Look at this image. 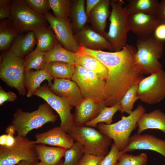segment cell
<instances>
[{
  "label": "cell",
  "mask_w": 165,
  "mask_h": 165,
  "mask_svg": "<svg viewBox=\"0 0 165 165\" xmlns=\"http://www.w3.org/2000/svg\"><path fill=\"white\" fill-rule=\"evenodd\" d=\"M36 43L37 40L34 32L29 31L24 35L17 36L7 52L16 57L24 58L33 51Z\"/></svg>",
  "instance_id": "cell-22"
},
{
  "label": "cell",
  "mask_w": 165,
  "mask_h": 165,
  "mask_svg": "<svg viewBox=\"0 0 165 165\" xmlns=\"http://www.w3.org/2000/svg\"><path fill=\"white\" fill-rule=\"evenodd\" d=\"M11 0H0V19L10 18Z\"/></svg>",
  "instance_id": "cell-41"
},
{
  "label": "cell",
  "mask_w": 165,
  "mask_h": 165,
  "mask_svg": "<svg viewBox=\"0 0 165 165\" xmlns=\"http://www.w3.org/2000/svg\"><path fill=\"white\" fill-rule=\"evenodd\" d=\"M45 54L46 52H41L36 48L29 53L24 58V71L32 69L36 70L42 69L44 65Z\"/></svg>",
  "instance_id": "cell-32"
},
{
  "label": "cell",
  "mask_w": 165,
  "mask_h": 165,
  "mask_svg": "<svg viewBox=\"0 0 165 165\" xmlns=\"http://www.w3.org/2000/svg\"><path fill=\"white\" fill-rule=\"evenodd\" d=\"M35 165H45L41 162L40 161L39 162L38 161L36 162Z\"/></svg>",
  "instance_id": "cell-49"
},
{
  "label": "cell",
  "mask_w": 165,
  "mask_h": 165,
  "mask_svg": "<svg viewBox=\"0 0 165 165\" xmlns=\"http://www.w3.org/2000/svg\"><path fill=\"white\" fill-rule=\"evenodd\" d=\"M44 16L63 47L72 52L79 53L80 47L75 38L69 18H56L49 12Z\"/></svg>",
  "instance_id": "cell-13"
},
{
  "label": "cell",
  "mask_w": 165,
  "mask_h": 165,
  "mask_svg": "<svg viewBox=\"0 0 165 165\" xmlns=\"http://www.w3.org/2000/svg\"><path fill=\"white\" fill-rule=\"evenodd\" d=\"M14 134L12 133H7L6 143L4 146L9 147L13 145L15 142V137H14Z\"/></svg>",
  "instance_id": "cell-46"
},
{
  "label": "cell",
  "mask_w": 165,
  "mask_h": 165,
  "mask_svg": "<svg viewBox=\"0 0 165 165\" xmlns=\"http://www.w3.org/2000/svg\"><path fill=\"white\" fill-rule=\"evenodd\" d=\"M17 96L12 91H6L0 87V105H3L6 101H13L16 99Z\"/></svg>",
  "instance_id": "cell-42"
},
{
  "label": "cell",
  "mask_w": 165,
  "mask_h": 165,
  "mask_svg": "<svg viewBox=\"0 0 165 165\" xmlns=\"http://www.w3.org/2000/svg\"><path fill=\"white\" fill-rule=\"evenodd\" d=\"M122 0H110L112 11L109 16L108 31L104 35L114 51L121 50L127 44V35L130 31L127 6Z\"/></svg>",
  "instance_id": "cell-3"
},
{
  "label": "cell",
  "mask_w": 165,
  "mask_h": 165,
  "mask_svg": "<svg viewBox=\"0 0 165 165\" xmlns=\"http://www.w3.org/2000/svg\"><path fill=\"white\" fill-rule=\"evenodd\" d=\"M80 52L95 57L108 70L103 94L105 106L120 102L127 91L144 78L136 60V48L132 45L127 44L121 50L113 52L80 47Z\"/></svg>",
  "instance_id": "cell-1"
},
{
  "label": "cell",
  "mask_w": 165,
  "mask_h": 165,
  "mask_svg": "<svg viewBox=\"0 0 165 165\" xmlns=\"http://www.w3.org/2000/svg\"><path fill=\"white\" fill-rule=\"evenodd\" d=\"M35 148L38 160L45 165H57L64 156L67 149L43 144H36Z\"/></svg>",
  "instance_id": "cell-24"
},
{
  "label": "cell",
  "mask_w": 165,
  "mask_h": 165,
  "mask_svg": "<svg viewBox=\"0 0 165 165\" xmlns=\"http://www.w3.org/2000/svg\"><path fill=\"white\" fill-rule=\"evenodd\" d=\"M34 141L17 136L13 145L0 146V165H15L23 160L38 162Z\"/></svg>",
  "instance_id": "cell-8"
},
{
  "label": "cell",
  "mask_w": 165,
  "mask_h": 165,
  "mask_svg": "<svg viewBox=\"0 0 165 165\" xmlns=\"http://www.w3.org/2000/svg\"><path fill=\"white\" fill-rule=\"evenodd\" d=\"M156 16L161 22L165 23V0H162L159 2Z\"/></svg>",
  "instance_id": "cell-44"
},
{
  "label": "cell",
  "mask_w": 165,
  "mask_h": 165,
  "mask_svg": "<svg viewBox=\"0 0 165 165\" xmlns=\"http://www.w3.org/2000/svg\"><path fill=\"white\" fill-rule=\"evenodd\" d=\"M28 6L34 11L44 16L50 9L49 0H25Z\"/></svg>",
  "instance_id": "cell-38"
},
{
  "label": "cell",
  "mask_w": 165,
  "mask_h": 165,
  "mask_svg": "<svg viewBox=\"0 0 165 165\" xmlns=\"http://www.w3.org/2000/svg\"><path fill=\"white\" fill-rule=\"evenodd\" d=\"M120 108V102L111 107L105 106L96 118L87 122L84 125L87 127H96L97 125L101 123L111 124L112 122L114 115L119 110Z\"/></svg>",
  "instance_id": "cell-31"
},
{
  "label": "cell",
  "mask_w": 165,
  "mask_h": 165,
  "mask_svg": "<svg viewBox=\"0 0 165 165\" xmlns=\"http://www.w3.org/2000/svg\"><path fill=\"white\" fill-rule=\"evenodd\" d=\"M53 16L59 18H69L72 0H49Z\"/></svg>",
  "instance_id": "cell-34"
},
{
  "label": "cell",
  "mask_w": 165,
  "mask_h": 165,
  "mask_svg": "<svg viewBox=\"0 0 165 165\" xmlns=\"http://www.w3.org/2000/svg\"><path fill=\"white\" fill-rule=\"evenodd\" d=\"M145 112V107L139 105L128 116L122 115L118 122L110 124L99 123L97 127L99 131L112 140L121 152L127 145L131 132L138 127L139 118Z\"/></svg>",
  "instance_id": "cell-4"
},
{
  "label": "cell",
  "mask_w": 165,
  "mask_h": 165,
  "mask_svg": "<svg viewBox=\"0 0 165 165\" xmlns=\"http://www.w3.org/2000/svg\"><path fill=\"white\" fill-rule=\"evenodd\" d=\"M136 47V60L144 74L150 75L162 69L159 60L163 53V42L152 34L145 38H138Z\"/></svg>",
  "instance_id": "cell-5"
},
{
  "label": "cell",
  "mask_w": 165,
  "mask_h": 165,
  "mask_svg": "<svg viewBox=\"0 0 165 165\" xmlns=\"http://www.w3.org/2000/svg\"><path fill=\"white\" fill-rule=\"evenodd\" d=\"M104 157L84 153L78 165H97Z\"/></svg>",
  "instance_id": "cell-40"
},
{
  "label": "cell",
  "mask_w": 165,
  "mask_h": 165,
  "mask_svg": "<svg viewBox=\"0 0 165 165\" xmlns=\"http://www.w3.org/2000/svg\"><path fill=\"white\" fill-rule=\"evenodd\" d=\"M153 35L158 40L165 41V23L160 22L154 30Z\"/></svg>",
  "instance_id": "cell-43"
},
{
  "label": "cell",
  "mask_w": 165,
  "mask_h": 165,
  "mask_svg": "<svg viewBox=\"0 0 165 165\" xmlns=\"http://www.w3.org/2000/svg\"><path fill=\"white\" fill-rule=\"evenodd\" d=\"M148 157L145 153L133 155L121 153L118 159L119 165H147Z\"/></svg>",
  "instance_id": "cell-37"
},
{
  "label": "cell",
  "mask_w": 165,
  "mask_h": 165,
  "mask_svg": "<svg viewBox=\"0 0 165 165\" xmlns=\"http://www.w3.org/2000/svg\"><path fill=\"white\" fill-rule=\"evenodd\" d=\"M24 58L8 52L1 55L0 78L8 86L14 88L21 96L26 95L24 83Z\"/></svg>",
  "instance_id": "cell-9"
},
{
  "label": "cell",
  "mask_w": 165,
  "mask_h": 165,
  "mask_svg": "<svg viewBox=\"0 0 165 165\" xmlns=\"http://www.w3.org/2000/svg\"><path fill=\"white\" fill-rule=\"evenodd\" d=\"M116 165H119L118 162L117 163Z\"/></svg>",
  "instance_id": "cell-51"
},
{
  "label": "cell",
  "mask_w": 165,
  "mask_h": 165,
  "mask_svg": "<svg viewBox=\"0 0 165 165\" xmlns=\"http://www.w3.org/2000/svg\"><path fill=\"white\" fill-rule=\"evenodd\" d=\"M6 134H3L0 136V146H5L6 143Z\"/></svg>",
  "instance_id": "cell-48"
},
{
  "label": "cell",
  "mask_w": 165,
  "mask_h": 165,
  "mask_svg": "<svg viewBox=\"0 0 165 165\" xmlns=\"http://www.w3.org/2000/svg\"><path fill=\"white\" fill-rule=\"evenodd\" d=\"M19 34L16 29L10 25L7 26L0 24V50L3 51L8 48L14 40Z\"/></svg>",
  "instance_id": "cell-36"
},
{
  "label": "cell",
  "mask_w": 165,
  "mask_h": 165,
  "mask_svg": "<svg viewBox=\"0 0 165 165\" xmlns=\"http://www.w3.org/2000/svg\"><path fill=\"white\" fill-rule=\"evenodd\" d=\"M42 69L53 79L71 80L75 71L74 65L68 63L51 61L45 64Z\"/></svg>",
  "instance_id": "cell-28"
},
{
  "label": "cell",
  "mask_w": 165,
  "mask_h": 165,
  "mask_svg": "<svg viewBox=\"0 0 165 165\" xmlns=\"http://www.w3.org/2000/svg\"><path fill=\"white\" fill-rule=\"evenodd\" d=\"M9 24L19 33L32 31L48 25L45 16L32 10L25 0H13L11 3Z\"/></svg>",
  "instance_id": "cell-7"
},
{
  "label": "cell",
  "mask_w": 165,
  "mask_h": 165,
  "mask_svg": "<svg viewBox=\"0 0 165 165\" xmlns=\"http://www.w3.org/2000/svg\"><path fill=\"white\" fill-rule=\"evenodd\" d=\"M75 61V64L94 72L99 77L105 81L108 70L95 57L79 53H76Z\"/></svg>",
  "instance_id": "cell-25"
},
{
  "label": "cell",
  "mask_w": 165,
  "mask_h": 165,
  "mask_svg": "<svg viewBox=\"0 0 165 165\" xmlns=\"http://www.w3.org/2000/svg\"><path fill=\"white\" fill-rule=\"evenodd\" d=\"M138 84L131 87L125 93L120 101L119 111L122 113L126 112L130 114L133 112L134 105L139 99L137 94Z\"/></svg>",
  "instance_id": "cell-33"
},
{
  "label": "cell",
  "mask_w": 165,
  "mask_h": 165,
  "mask_svg": "<svg viewBox=\"0 0 165 165\" xmlns=\"http://www.w3.org/2000/svg\"><path fill=\"white\" fill-rule=\"evenodd\" d=\"M86 0H72L69 18L74 33L81 30L88 21L85 8Z\"/></svg>",
  "instance_id": "cell-26"
},
{
  "label": "cell",
  "mask_w": 165,
  "mask_h": 165,
  "mask_svg": "<svg viewBox=\"0 0 165 165\" xmlns=\"http://www.w3.org/2000/svg\"><path fill=\"white\" fill-rule=\"evenodd\" d=\"M110 0H100L90 12L88 16L91 28L95 31L104 35L108 18L110 16Z\"/></svg>",
  "instance_id": "cell-20"
},
{
  "label": "cell",
  "mask_w": 165,
  "mask_h": 165,
  "mask_svg": "<svg viewBox=\"0 0 165 165\" xmlns=\"http://www.w3.org/2000/svg\"><path fill=\"white\" fill-rule=\"evenodd\" d=\"M105 106L103 100L90 98L84 99L75 107L74 115V125H84L96 118Z\"/></svg>",
  "instance_id": "cell-18"
},
{
  "label": "cell",
  "mask_w": 165,
  "mask_h": 165,
  "mask_svg": "<svg viewBox=\"0 0 165 165\" xmlns=\"http://www.w3.org/2000/svg\"><path fill=\"white\" fill-rule=\"evenodd\" d=\"M36 162L35 161L23 160L19 163L17 165H35Z\"/></svg>",
  "instance_id": "cell-47"
},
{
  "label": "cell",
  "mask_w": 165,
  "mask_h": 165,
  "mask_svg": "<svg viewBox=\"0 0 165 165\" xmlns=\"http://www.w3.org/2000/svg\"><path fill=\"white\" fill-rule=\"evenodd\" d=\"M49 87L52 93L66 99L73 107L77 106L83 99L78 86L72 80L54 79Z\"/></svg>",
  "instance_id": "cell-17"
},
{
  "label": "cell",
  "mask_w": 165,
  "mask_h": 165,
  "mask_svg": "<svg viewBox=\"0 0 165 165\" xmlns=\"http://www.w3.org/2000/svg\"><path fill=\"white\" fill-rule=\"evenodd\" d=\"M84 154L82 145L79 141H75L70 148L67 149L63 165H78Z\"/></svg>",
  "instance_id": "cell-35"
},
{
  "label": "cell",
  "mask_w": 165,
  "mask_h": 165,
  "mask_svg": "<svg viewBox=\"0 0 165 165\" xmlns=\"http://www.w3.org/2000/svg\"><path fill=\"white\" fill-rule=\"evenodd\" d=\"M100 1V0H86V12L88 16L90 13L96 5Z\"/></svg>",
  "instance_id": "cell-45"
},
{
  "label": "cell",
  "mask_w": 165,
  "mask_h": 165,
  "mask_svg": "<svg viewBox=\"0 0 165 165\" xmlns=\"http://www.w3.org/2000/svg\"><path fill=\"white\" fill-rule=\"evenodd\" d=\"M128 20L130 31L138 38H145L152 35L160 22L155 15L142 13L130 14Z\"/></svg>",
  "instance_id": "cell-14"
},
{
  "label": "cell",
  "mask_w": 165,
  "mask_h": 165,
  "mask_svg": "<svg viewBox=\"0 0 165 165\" xmlns=\"http://www.w3.org/2000/svg\"><path fill=\"white\" fill-rule=\"evenodd\" d=\"M138 99L143 103L154 104L165 98V72L163 70L144 78L138 83Z\"/></svg>",
  "instance_id": "cell-11"
},
{
  "label": "cell",
  "mask_w": 165,
  "mask_h": 165,
  "mask_svg": "<svg viewBox=\"0 0 165 165\" xmlns=\"http://www.w3.org/2000/svg\"><path fill=\"white\" fill-rule=\"evenodd\" d=\"M53 79L52 77L42 69L35 71L31 69L24 71V83L27 89V97H30L33 95L35 91L40 86L41 83L44 80H47L48 86H50L53 84L52 82Z\"/></svg>",
  "instance_id": "cell-23"
},
{
  "label": "cell",
  "mask_w": 165,
  "mask_h": 165,
  "mask_svg": "<svg viewBox=\"0 0 165 165\" xmlns=\"http://www.w3.org/2000/svg\"><path fill=\"white\" fill-rule=\"evenodd\" d=\"M63 161L61 160L57 165H63Z\"/></svg>",
  "instance_id": "cell-50"
},
{
  "label": "cell",
  "mask_w": 165,
  "mask_h": 165,
  "mask_svg": "<svg viewBox=\"0 0 165 165\" xmlns=\"http://www.w3.org/2000/svg\"><path fill=\"white\" fill-rule=\"evenodd\" d=\"M33 95L44 100L56 111L60 118V127L68 133L74 125V115L71 112L73 106L70 104L66 99L52 93L46 84L40 86L35 91Z\"/></svg>",
  "instance_id": "cell-12"
},
{
  "label": "cell",
  "mask_w": 165,
  "mask_h": 165,
  "mask_svg": "<svg viewBox=\"0 0 165 165\" xmlns=\"http://www.w3.org/2000/svg\"><path fill=\"white\" fill-rule=\"evenodd\" d=\"M33 32L37 40L36 48L41 52H46L60 43L50 26L40 28Z\"/></svg>",
  "instance_id": "cell-27"
},
{
  "label": "cell",
  "mask_w": 165,
  "mask_h": 165,
  "mask_svg": "<svg viewBox=\"0 0 165 165\" xmlns=\"http://www.w3.org/2000/svg\"><path fill=\"white\" fill-rule=\"evenodd\" d=\"M35 138L36 144L48 145L66 149L70 148L74 143L72 137L60 126L37 134Z\"/></svg>",
  "instance_id": "cell-19"
},
{
  "label": "cell",
  "mask_w": 165,
  "mask_h": 165,
  "mask_svg": "<svg viewBox=\"0 0 165 165\" xmlns=\"http://www.w3.org/2000/svg\"><path fill=\"white\" fill-rule=\"evenodd\" d=\"M138 149L152 150L165 158V140L150 134H135L130 137L126 147L121 152L125 153Z\"/></svg>",
  "instance_id": "cell-15"
},
{
  "label": "cell",
  "mask_w": 165,
  "mask_h": 165,
  "mask_svg": "<svg viewBox=\"0 0 165 165\" xmlns=\"http://www.w3.org/2000/svg\"><path fill=\"white\" fill-rule=\"evenodd\" d=\"M121 154L116 145L113 143L111 146L109 152L97 165H116Z\"/></svg>",
  "instance_id": "cell-39"
},
{
  "label": "cell",
  "mask_w": 165,
  "mask_h": 165,
  "mask_svg": "<svg viewBox=\"0 0 165 165\" xmlns=\"http://www.w3.org/2000/svg\"><path fill=\"white\" fill-rule=\"evenodd\" d=\"M76 53L66 50L59 43L46 52L44 59V64L51 61H60L74 65Z\"/></svg>",
  "instance_id": "cell-29"
},
{
  "label": "cell",
  "mask_w": 165,
  "mask_h": 165,
  "mask_svg": "<svg viewBox=\"0 0 165 165\" xmlns=\"http://www.w3.org/2000/svg\"><path fill=\"white\" fill-rule=\"evenodd\" d=\"M127 2L130 14L142 13L155 16L159 3L157 0H128Z\"/></svg>",
  "instance_id": "cell-30"
},
{
  "label": "cell",
  "mask_w": 165,
  "mask_h": 165,
  "mask_svg": "<svg viewBox=\"0 0 165 165\" xmlns=\"http://www.w3.org/2000/svg\"><path fill=\"white\" fill-rule=\"evenodd\" d=\"M71 80L77 85L83 99L90 98L103 100V94L105 81L94 72L75 64Z\"/></svg>",
  "instance_id": "cell-10"
},
{
  "label": "cell",
  "mask_w": 165,
  "mask_h": 165,
  "mask_svg": "<svg viewBox=\"0 0 165 165\" xmlns=\"http://www.w3.org/2000/svg\"><path fill=\"white\" fill-rule=\"evenodd\" d=\"M57 119V115L46 102L32 112H25L18 108L13 114L11 125L17 135L26 136L31 130L41 127L47 123H54Z\"/></svg>",
  "instance_id": "cell-2"
},
{
  "label": "cell",
  "mask_w": 165,
  "mask_h": 165,
  "mask_svg": "<svg viewBox=\"0 0 165 165\" xmlns=\"http://www.w3.org/2000/svg\"><path fill=\"white\" fill-rule=\"evenodd\" d=\"M137 126V134L149 129L160 130L165 134V114L159 109L145 112L139 118Z\"/></svg>",
  "instance_id": "cell-21"
},
{
  "label": "cell",
  "mask_w": 165,
  "mask_h": 165,
  "mask_svg": "<svg viewBox=\"0 0 165 165\" xmlns=\"http://www.w3.org/2000/svg\"><path fill=\"white\" fill-rule=\"evenodd\" d=\"M68 133L74 141L81 143L84 153L105 156L108 153L112 139L93 127L85 125H74Z\"/></svg>",
  "instance_id": "cell-6"
},
{
  "label": "cell",
  "mask_w": 165,
  "mask_h": 165,
  "mask_svg": "<svg viewBox=\"0 0 165 165\" xmlns=\"http://www.w3.org/2000/svg\"><path fill=\"white\" fill-rule=\"evenodd\" d=\"M74 36L79 47L94 50L113 51L104 36L89 25H86L81 30L74 33Z\"/></svg>",
  "instance_id": "cell-16"
}]
</instances>
